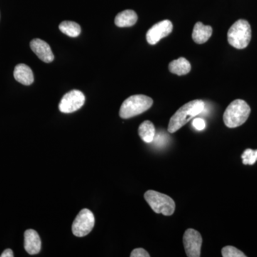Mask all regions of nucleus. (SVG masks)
I'll return each mask as SVG.
<instances>
[{
  "label": "nucleus",
  "instance_id": "20",
  "mask_svg": "<svg viewBox=\"0 0 257 257\" xmlns=\"http://www.w3.org/2000/svg\"><path fill=\"white\" fill-rule=\"evenodd\" d=\"M131 257H150V255L143 248H135L132 251Z\"/></svg>",
  "mask_w": 257,
  "mask_h": 257
},
{
  "label": "nucleus",
  "instance_id": "21",
  "mask_svg": "<svg viewBox=\"0 0 257 257\" xmlns=\"http://www.w3.org/2000/svg\"><path fill=\"white\" fill-rule=\"evenodd\" d=\"M193 126L197 130H203L206 127V122L204 119L201 118H197L193 121Z\"/></svg>",
  "mask_w": 257,
  "mask_h": 257
},
{
  "label": "nucleus",
  "instance_id": "10",
  "mask_svg": "<svg viewBox=\"0 0 257 257\" xmlns=\"http://www.w3.org/2000/svg\"><path fill=\"white\" fill-rule=\"evenodd\" d=\"M30 47L34 53L44 62L50 63L54 60L55 57L50 45L46 42L40 39H35L30 42Z\"/></svg>",
  "mask_w": 257,
  "mask_h": 257
},
{
  "label": "nucleus",
  "instance_id": "7",
  "mask_svg": "<svg viewBox=\"0 0 257 257\" xmlns=\"http://www.w3.org/2000/svg\"><path fill=\"white\" fill-rule=\"evenodd\" d=\"M183 243L185 252L188 257L201 256V247L202 244V235L197 230H186L183 236Z\"/></svg>",
  "mask_w": 257,
  "mask_h": 257
},
{
  "label": "nucleus",
  "instance_id": "2",
  "mask_svg": "<svg viewBox=\"0 0 257 257\" xmlns=\"http://www.w3.org/2000/svg\"><path fill=\"white\" fill-rule=\"evenodd\" d=\"M251 113V108L242 99L233 101L224 111L223 119L227 127L236 128L247 120Z\"/></svg>",
  "mask_w": 257,
  "mask_h": 257
},
{
  "label": "nucleus",
  "instance_id": "16",
  "mask_svg": "<svg viewBox=\"0 0 257 257\" xmlns=\"http://www.w3.org/2000/svg\"><path fill=\"white\" fill-rule=\"evenodd\" d=\"M139 135L145 143H152L155 135H156L155 125L152 121H148V120L144 121L139 127Z\"/></svg>",
  "mask_w": 257,
  "mask_h": 257
},
{
  "label": "nucleus",
  "instance_id": "8",
  "mask_svg": "<svg viewBox=\"0 0 257 257\" xmlns=\"http://www.w3.org/2000/svg\"><path fill=\"white\" fill-rule=\"evenodd\" d=\"M85 102V96L79 90H72L62 97L59 109L62 113H72L80 109Z\"/></svg>",
  "mask_w": 257,
  "mask_h": 257
},
{
  "label": "nucleus",
  "instance_id": "18",
  "mask_svg": "<svg viewBox=\"0 0 257 257\" xmlns=\"http://www.w3.org/2000/svg\"><path fill=\"white\" fill-rule=\"evenodd\" d=\"M241 159H242L243 165H254L255 162L257 161V150H253L251 149H247L241 155Z\"/></svg>",
  "mask_w": 257,
  "mask_h": 257
},
{
  "label": "nucleus",
  "instance_id": "12",
  "mask_svg": "<svg viewBox=\"0 0 257 257\" xmlns=\"http://www.w3.org/2000/svg\"><path fill=\"white\" fill-rule=\"evenodd\" d=\"M212 35V28L209 25L198 22L194 25L192 32V39L197 44H204L207 42Z\"/></svg>",
  "mask_w": 257,
  "mask_h": 257
},
{
  "label": "nucleus",
  "instance_id": "5",
  "mask_svg": "<svg viewBox=\"0 0 257 257\" xmlns=\"http://www.w3.org/2000/svg\"><path fill=\"white\" fill-rule=\"evenodd\" d=\"M145 199L157 214L165 216H171L175 210V202L173 199L165 194L154 190L145 192Z\"/></svg>",
  "mask_w": 257,
  "mask_h": 257
},
{
  "label": "nucleus",
  "instance_id": "15",
  "mask_svg": "<svg viewBox=\"0 0 257 257\" xmlns=\"http://www.w3.org/2000/svg\"><path fill=\"white\" fill-rule=\"evenodd\" d=\"M191 64L188 60L184 57H180L177 60H173L169 64V70L172 74H177V75H185L190 72Z\"/></svg>",
  "mask_w": 257,
  "mask_h": 257
},
{
  "label": "nucleus",
  "instance_id": "6",
  "mask_svg": "<svg viewBox=\"0 0 257 257\" xmlns=\"http://www.w3.org/2000/svg\"><path fill=\"white\" fill-rule=\"evenodd\" d=\"M95 219L94 214L87 209H82L72 224V233L78 237L87 236L94 228Z\"/></svg>",
  "mask_w": 257,
  "mask_h": 257
},
{
  "label": "nucleus",
  "instance_id": "13",
  "mask_svg": "<svg viewBox=\"0 0 257 257\" xmlns=\"http://www.w3.org/2000/svg\"><path fill=\"white\" fill-rule=\"evenodd\" d=\"M15 79L24 85H30L34 82V74L30 67L25 64H19L14 70Z\"/></svg>",
  "mask_w": 257,
  "mask_h": 257
},
{
  "label": "nucleus",
  "instance_id": "17",
  "mask_svg": "<svg viewBox=\"0 0 257 257\" xmlns=\"http://www.w3.org/2000/svg\"><path fill=\"white\" fill-rule=\"evenodd\" d=\"M60 31L71 37H78L81 33V28L78 24L72 21L62 22L59 26Z\"/></svg>",
  "mask_w": 257,
  "mask_h": 257
},
{
  "label": "nucleus",
  "instance_id": "11",
  "mask_svg": "<svg viewBox=\"0 0 257 257\" xmlns=\"http://www.w3.org/2000/svg\"><path fill=\"white\" fill-rule=\"evenodd\" d=\"M41 239L35 230L28 229L25 232V250L29 254H37L41 250Z\"/></svg>",
  "mask_w": 257,
  "mask_h": 257
},
{
  "label": "nucleus",
  "instance_id": "1",
  "mask_svg": "<svg viewBox=\"0 0 257 257\" xmlns=\"http://www.w3.org/2000/svg\"><path fill=\"white\" fill-rule=\"evenodd\" d=\"M204 109V102L200 99L191 101L184 104L171 117L168 126L169 133H176L194 116L202 112Z\"/></svg>",
  "mask_w": 257,
  "mask_h": 257
},
{
  "label": "nucleus",
  "instance_id": "22",
  "mask_svg": "<svg viewBox=\"0 0 257 257\" xmlns=\"http://www.w3.org/2000/svg\"><path fill=\"white\" fill-rule=\"evenodd\" d=\"M1 257H13L14 256V253H13V250L10 249V248H8V249L5 250L3 251V253L0 255Z\"/></svg>",
  "mask_w": 257,
  "mask_h": 257
},
{
  "label": "nucleus",
  "instance_id": "19",
  "mask_svg": "<svg viewBox=\"0 0 257 257\" xmlns=\"http://www.w3.org/2000/svg\"><path fill=\"white\" fill-rule=\"evenodd\" d=\"M223 257H246V255L234 246H226L221 249Z\"/></svg>",
  "mask_w": 257,
  "mask_h": 257
},
{
  "label": "nucleus",
  "instance_id": "4",
  "mask_svg": "<svg viewBox=\"0 0 257 257\" xmlns=\"http://www.w3.org/2000/svg\"><path fill=\"white\" fill-rule=\"evenodd\" d=\"M229 45L238 50L246 48L251 41V29L245 20H239L229 28L227 33Z\"/></svg>",
  "mask_w": 257,
  "mask_h": 257
},
{
  "label": "nucleus",
  "instance_id": "3",
  "mask_svg": "<svg viewBox=\"0 0 257 257\" xmlns=\"http://www.w3.org/2000/svg\"><path fill=\"white\" fill-rule=\"evenodd\" d=\"M153 104V100L143 94L130 96L121 104L119 116L122 119H130L133 116L143 114L148 110Z\"/></svg>",
  "mask_w": 257,
  "mask_h": 257
},
{
  "label": "nucleus",
  "instance_id": "9",
  "mask_svg": "<svg viewBox=\"0 0 257 257\" xmlns=\"http://www.w3.org/2000/svg\"><path fill=\"white\" fill-rule=\"evenodd\" d=\"M173 30V25L170 20H163L155 24L147 33V40L150 45H155L162 38L168 36Z\"/></svg>",
  "mask_w": 257,
  "mask_h": 257
},
{
  "label": "nucleus",
  "instance_id": "14",
  "mask_svg": "<svg viewBox=\"0 0 257 257\" xmlns=\"http://www.w3.org/2000/svg\"><path fill=\"white\" fill-rule=\"evenodd\" d=\"M138 20V15L134 10H126L116 15L114 23L119 28H128L135 25Z\"/></svg>",
  "mask_w": 257,
  "mask_h": 257
}]
</instances>
